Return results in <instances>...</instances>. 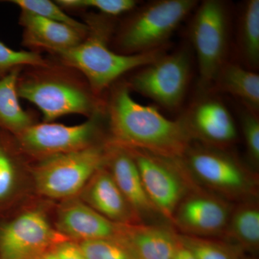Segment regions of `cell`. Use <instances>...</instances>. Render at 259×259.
Segmentation results:
<instances>
[{"instance_id":"6da1fadb","label":"cell","mask_w":259,"mask_h":259,"mask_svg":"<svg viewBox=\"0 0 259 259\" xmlns=\"http://www.w3.org/2000/svg\"><path fill=\"white\" fill-rule=\"evenodd\" d=\"M109 144L168 158H182L193 144L183 119L171 120L153 106L134 100L128 85L112 92L108 106Z\"/></svg>"},{"instance_id":"7a4b0ae2","label":"cell","mask_w":259,"mask_h":259,"mask_svg":"<svg viewBox=\"0 0 259 259\" xmlns=\"http://www.w3.org/2000/svg\"><path fill=\"white\" fill-rule=\"evenodd\" d=\"M86 38L76 47L59 51L65 65L79 70L88 80L89 86L96 95L110 86L122 75L151 64L163 54V49L126 55L109 49L108 25L97 21L88 23Z\"/></svg>"},{"instance_id":"3957f363","label":"cell","mask_w":259,"mask_h":259,"mask_svg":"<svg viewBox=\"0 0 259 259\" xmlns=\"http://www.w3.org/2000/svg\"><path fill=\"white\" fill-rule=\"evenodd\" d=\"M30 199L0 215V259H41L68 239L54 227L51 201Z\"/></svg>"},{"instance_id":"277c9868","label":"cell","mask_w":259,"mask_h":259,"mask_svg":"<svg viewBox=\"0 0 259 259\" xmlns=\"http://www.w3.org/2000/svg\"><path fill=\"white\" fill-rule=\"evenodd\" d=\"M107 151L106 141L79 151L32 161L34 194L60 202L77 197L92 177L106 165Z\"/></svg>"},{"instance_id":"5b68a950","label":"cell","mask_w":259,"mask_h":259,"mask_svg":"<svg viewBox=\"0 0 259 259\" xmlns=\"http://www.w3.org/2000/svg\"><path fill=\"white\" fill-rule=\"evenodd\" d=\"M182 158L199 187H207L228 202L236 201L239 203L256 199V172L251 171L223 148L192 144Z\"/></svg>"},{"instance_id":"8992f818","label":"cell","mask_w":259,"mask_h":259,"mask_svg":"<svg viewBox=\"0 0 259 259\" xmlns=\"http://www.w3.org/2000/svg\"><path fill=\"white\" fill-rule=\"evenodd\" d=\"M50 68L40 73L19 77V97L34 104L42 112L45 122L71 114L92 117L102 115L103 105L88 87L71 78L54 74Z\"/></svg>"},{"instance_id":"52a82bcc","label":"cell","mask_w":259,"mask_h":259,"mask_svg":"<svg viewBox=\"0 0 259 259\" xmlns=\"http://www.w3.org/2000/svg\"><path fill=\"white\" fill-rule=\"evenodd\" d=\"M196 0H157L140 8L121 29L117 44L126 55L164 48L177 27L192 10Z\"/></svg>"},{"instance_id":"ba28073f","label":"cell","mask_w":259,"mask_h":259,"mask_svg":"<svg viewBox=\"0 0 259 259\" xmlns=\"http://www.w3.org/2000/svg\"><path fill=\"white\" fill-rule=\"evenodd\" d=\"M127 150L137 165L151 203L162 218L171 223L181 202L202 188L194 182L182 158L164 157L143 150Z\"/></svg>"},{"instance_id":"9c48e42d","label":"cell","mask_w":259,"mask_h":259,"mask_svg":"<svg viewBox=\"0 0 259 259\" xmlns=\"http://www.w3.org/2000/svg\"><path fill=\"white\" fill-rule=\"evenodd\" d=\"M229 20L226 3L218 0L202 2L194 13L190 38L197 56L199 83L203 89L212 86L227 62Z\"/></svg>"},{"instance_id":"30bf717a","label":"cell","mask_w":259,"mask_h":259,"mask_svg":"<svg viewBox=\"0 0 259 259\" xmlns=\"http://www.w3.org/2000/svg\"><path fill=\"white\" fill-rule=\"evenodd\" d=\"M101 115L90 117L79 125L54 122L35 123L15 136L30 161L84 149L107 141L100 125Z\"/></svg>"},{"instance_id":"8fae6325","label":"cell","mask_w":259,"mask_h":259,"mask_svg":"<svg viewBox=\"0 0 259 259\" xmlns=\"http://www.w3.org/2000/svg\"><path fill=\"white\" fill-rule=\"evenodd\" d=\"M191 76L190 53L180 49L162 54L151 64L141 67L128 83L134 90L161 106L175 110L183 102Z\"/></svg>"},{"instance_id":"7c38bea8","label":"cell","mask_w":259,"mask_h":259,"mask_svg":"<svg viewBox=\"0 0 259 259\" xmlns=\"http://www.w3.org/2000/svg\"><path fill=\"white\" fill-rule=\"evenodd\" d=\"M233 208L226 199L200 189L181 202L171 224L180 234L209 238L223 236Z\"/></svg>"},{"instance_id":"4fadbf2b","label":"cell","mask_w":259,"mask_h":259,"mask_svg":"<svg viewBox=\"0 0 259 259\" xmlns=\"http://www.w3.org/2000/svg\"><path fill=\"white\" fill-rule=\"evenodd\" d=\"M31 163L15 136L0 128V215L36 197L32 187Z\"/></svg>"},{"instance_id":"5bb4252c","label":"cell","mask_w":259,"mask_h":259,"mask_svg":"<svg viewBox=\"0 0 259 259\" xmlns=\"http://www.w3.org/2000/svg\"><path fill=\"white\" fill-rule=\"evenodd\" d=\"M54 210V227L71 241L79 243L117 238L119 223L107 219L79 197L61 201Z\"/></svg>"},{"instance_id":"9a60e30c","label":"cell","mask_w":259,"mask_h":259,"mask_svg":"<svg viewBox=\"0 0 259 259\" xmlns=\"http://www.w3.org/2000/svg\"><path fill=\"white\" fill-rule=\"evenodd\" d=\"M182 119L193 139L199 140L206 146L224 149L237 139L231 112L216 99L199 100Z\"/></svg>"},{"instance_id":"2e32d148","label":"cell","mask_w":259,"mask_h":259,"mask_svg":"<svg viewBox=\"0 0 259 259\" xmlns=\"http://www.w3.org/2000/svg\"><path fill=\"white\" fill-rule=\"evenodd\" d=\"M115 239L135 259H174L181 245L178 233L165 225L119 223Z\"/></svg>"},{"instance_id":"e0dca14e","label":"cell","mask_w":259,"mask_h":259,"mask_svg":"<svg viewBox=\"0 0 259 259\" xmlns=\"http://www.w3.org/2000/svg\"><path fill=\"white\" fill-rule=\"evenodd\" d=\"M106 168L141 223L160 215L145 191L137 165L125 148L109 144Z\"/></svg>"},{"instance_id":"ac0fdd59","label":"cell","mask_w":259,"mask_h":259,"mask_svg":"<svg viewBox=\"0 0 259 259\" xmlns=\"http://www.w3.org/2000/svg\"><path fill=\"white\" fill-rule=\"evenodd\" d=\"M77 197L112 222L142 223L105 166L92 177Z\"/></svg>"},{"instance_id":"d6986e66","label":"cell","mask_w":259,"mask_h":259,"mask_svg":"<svg viewBox=\"0 0 259 259\" xmlns=\"http://www.w3.org/2000/svg\"><path fill=\"white\" fill-rule=\"evenodd\" d=\"M24 44L56 54L77 46L87 35L69 25L22 12Z\"/></svg>"},{"instance_id":"ffe728a7","label":"cell","mask_w":259,"mask_h":259,"mask_svg":"<svg viewBox=\"0 0 259 259\" xmlns=\"http://www.w3.org/2000/svg\"><path fill=\"white\" fill-rule=\"evenodd\" d=\"M213 85L218 90L239 99L252 111L258 112L259 76L255 71L239 64L226 62L218 72Z\"/></svg>"},{"instance_id":"44dd1931","label":"cell","mask_w":259,"mask_h":259,"mask_svg":"<svg viewBox=\"0 0 259 259\" xmlns=\"http://www.w3.org/2000/svg\"><path fill=\"white\" fill-rule=\"evenodd\" d=\"M20 71L21 68H16L0 79V128L15 136L35 124L19 101L17 88Z\"/></svg>"},{"instance_id":"7402d4cb","label":"cell","mask_w":259,"mask_h":259,"mask_svg":"<svg viewBox=\"0 0 259 259\" xmlns=\"http://www.w3.org/2000/svg\"><path fill=\"white\" fill-rule=\"evenodd\" d=\"M223 236L243 250H258L259 207L256 199L239 202L233 207Z\"/></svg>"},{"instance_id":"603a6c76","label":"cell","mask_w":259,"mask_h":259,"mask_svg":"<svg viewBox=\"0 0 259 259\" xmlns=\"http://www.w3.org/2000/svg\"><path fill=\"white\" fill-rule=\"evenodd\" d=\"M238 44L242 59L248 69H256L259 64V0H248L243 5Z\"/></svg>"},{"instance_id":"cb8c5ba5","label":"cell","mask_w":259,"mask_h":259,"mask_svg":"<svg viewBox=\"0 0 259 259\" xmlns=\"http://www.w3.org/2000/svg\"><path fill=\"white\" fill-rule=\"evenodd\" d=\"M181 245L196 259H242L243 249L231 242L178 233Z\"/></svg>"},{"instance_id":"d4e9b609","label":"cell","mask_w":259,"mask_h":259,"mask_svg":"<svg viewBox=\"0 0 259 259\" xmlns=\"http://www.w3.org/2000/svg\"><path fill=\"white\" fill-rule=\"evenodd\" d=\"M10 2L25 13L64 23L88 35L90 29L88 24L81 23L71 18L56 3L49 0H13Z\"/></svg>"},{"instance_id":"484cf974","label":"cell","mask_w":259,"mask_h":259,"mask_svg":"<svg viewBox=\"0 0 259 259\" xmlns=\"http://www.w3.org/2000/svg\"><path fill=\"white\" fill-rule=\"evenodd\" d=\"M25 66L51 67L49 61L40 54L32 51L13 50L0 41V79L13 69Z\"/></svg>"},{"instance_id":"4316f807","label":"cell","mask_w":259,"mask_h":259,"mask_svg":"<svg viewBox=\"0 0 259 259\" xmlns=\"http://www.w3.org/2000/svg\"><path fill=\"white\" fill-rule=\"evenodd\" d=\"M86 259H135L131 251L116 239H97L78 243Z\"/></svg>"},{"instance_id":"83f0119b","label":"cell","mask_w":259,"mask_h":259,"mask_svg":"<svg viewBox=\"0 0 259 259\" xmlns=\"http://www.w3.org/2000/svg\"><path fill=\"white\" fill-rule=\"evenodd\" d=\"M56 3L62 8H95L110 16H117L127 13L138 5V2L135 0H59Z\"/></svg>"},{"instance_id":"f1b7e54d","label":"cell","mask_w":259,"mask_h":259,"mask_svg":"<svg viewBox=\"0 0 259 259\" xmlns=\"http://www.w3.org/2000/svg\"><path fill=\"white\" fill-rule=\"evenodd\" d=\"M240 120L248 159L256 170L259 166L258 117L256 112L245 107L240 112Z\"/></svg>"},{"instance_id":"f546056e","label":"cell","mask_w":259,"mask_h":259,"mask_svg":"<svg viewBox=\"0 0 259 259\" xmlns=\"http://www.w3.org/2000/svg\"><path fill=\"white\" fill-rule=\"evenodd\" d=\"M53 250L59 259H86L78 243L71 240L61 242Z\"/></svg>"},{"instance_id":"4dcf8cb0","label":"cell","mask_w":259,"mask_h":259,"mask_svg":"<svg viewBox=\"0 0 259 259\" xmlns=\"http://www.w3.org/2000/svg\"><path fill=\"white\" fill-rule=\"evenodd\" d=\"M174 259H196L193 255L191 254L190 251H188L186 248H184L182 245H180L179 249L177 250L176 254H175Z\"/></svg>"},{"instance_id":"1f68e13d","label":"cell","mask_w":259,"mask_h":259,"mask_svg":"<svg viewBox=\"0 0 259 259\" xmlns=\"http://www.w3.org/2000/svg\"><path fill=\"white\" fill-rule=\"evenodd\" d=\"M41 259H59L58 257L56 256L55 253H54V250H51V251H49V253H47V254L44 255L42 257Z\"/></svg>"}]
</instances>
